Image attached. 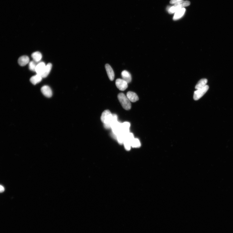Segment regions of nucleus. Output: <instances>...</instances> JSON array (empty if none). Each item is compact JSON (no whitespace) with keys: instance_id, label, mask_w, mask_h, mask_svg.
<instances>
[{"instance_id":"6","label":"nucleus","mask_w":233,"mask_h":233,"mask_svg":"<svg viewBox=\"0 0 233 233\" xmlns=\"http://www.w3.org/2000/svg\"><path fill=\"white\" fill-rule=\"evenodd\" d=\"M115 84L117 88L121 91H124L128 87V83L124 80L122 79H117Z\"/></svg>"},{"instance_id":"5","label":"nucleus","mask_w":233,"mask_h":233,"mask_svg":"<svg viewBox=\"0 0 233 233\" xmlns=\"http://www.w3.org/2000/svg\"><path fill=\"white\" fill-rule=\"evenodd\" d=\"M209 89V87L206 85L203 88L197 90L194 92L193 99L195 101H197L204 96Z\"/></svg>"},{"instance_id":"3","label":"nucleus","mask_w":233,"mask_h":233,"mask_svg":"<svg viewBox=\"0 0 233 233\" xmlns=\"http://www.w3.org/2000/svg\"><path fill=\"white\" fill-rule=\"evenodd\" d=\"M118 98L123 108L126 110H129L131 108V104L127 96L123 93H119L118 96Z\"/></svg>"},{"instance_id":"11","label":"nucleus","mask_w":233,"mask_h":233,"mask_svg":"<svg viewBox=\"0 0 233 233\" xmlns=\"http://www.w3.org/2000/svg\"><path fill=\"white\" fill-rule=\"evenodd\" d=\"M186 11V9L183 8L176 11L175 13L173 19L174 21H177L181 18L183 16Z\"/></svg>"},{"instance_id":"14","label":"nucleus","mask_w":233,"mask_h":233,"mask_svg":"<svg viewBox=\"0 0 233 233\" xmlns=\"http://www.w3.org/2000/svg\"><path fill=\"white\" fill-rule=\"evenodd\" d=\"M42 79V77L40 75L37 74L31 78L30 79V81L33 85H36L41 82Z\"/></svg>"},{"instance_id":"19","label":"nucleus","mask_w":233,"mask_h":233,"mask_svg":"<svg viewBox=\"0 0 233 233\" xmlns=\"http://www.w3.org/2000/svg\"><path fill=\"white\" fill-rule=\"evenodd\" d=\"M126 135L121 131L117 135V140L120 144H123Z\"/></svg>"},{"instance_id":"2","label":"nucleus","mask_w":233,"mask_h":233,"mask_svg":"<svg viewBox=\"0 0 233 233\" xmlns=\"http://www.w3.org/2000/svg\"><path fill=\"white\" fill-rule=\"evenodd\" d=\"M190 4V2L189 1H183L170 7L168 11L170 14H173L180 9L184 8L185 7L189 6Z\"/></svg>"},{"instance_id":"13","label":"nucleus","mask_w":233,"mask_h":233,"mask_svg":"<svg viewBox=\"0 0 233 233\" xmlns=\"http://www.w3.org/2000/svg\"><path fill=\"white\" fill-rule=\"evenodd\" d=\"M122 79L126 81L128 83H130L132 81V76L129 72L126 71H123L122 73Z\"/></svg>"},{"instance_id":"22","label":"nucleus","mask_w":233,"mask_h":233,"mask_svg":"<svg viewBox=\"0 0 233 233\" xmlns=\"http://www.w3.org/2000/svg\"><path fill=\"white\" fill-rule=\"evenodd\" d=\"M183 1V0H171L170 3L172 4H175Z\"/></svg>"},{"instance_id":"10","label":"nucleus","mask_w":233,"mask_h":233,"mask_svg":"<svg viewBox=\"0 0 233 233\" xmlns=\"http://www.w3.org/2000/svg\"><path fill=\"white\" fill-rule=\"evenodd\" d=\"M127 97L130 101L135 102L138 101L139 97L136 93L132 91H129L127 93Z\"/></svg>"},{"instance_id":"1","label":"nucleus","mask_w":233,"mask_h":233,"mask_svg":"<svg viewBox=\"0 0 233 233\" xmlns=\"http://www.w3.org/2000/svg\"><path fill=\"white\" fill-rule=\"evenodd\" d=\"M113 119V114L109 110H105L102 113L101 120L104 124L105 128L109 129L111 128V124Z\"/></svg>"},{"instance_id":"9","label":"nucleus","mask_w":233,"mask_h":233,"mask_svg":"<svg viewBox=\"0 0 233 233\" xmlns=\"http://www.w3.org/2000/svg\"><path fill=\"white\" fill-rule=\"evenodd\" d=\"M105 67L109 79L112 81H113L114 79L115 75L114 71L112 67L108 64L105 65Z\"/></svg>"},{"instance_id":"23","label":"nucleus","mask_w":233,"mask_h":233,"mask_svg":"<svg viewBox=\"0 0 233 233\" xmlns=\"http://www.w3.org/2000/svg\"><path fill=\"white\" fill-rule=\"evenodd\" d=\"M5 189L4 187L0 185V193L3 192L4 191Z\"/></svg>"},{"instance_id":"8","label":"nucleus","mask_w":233,"mask_h":233,"mask_svg":"<svg viewBox=\"0 0 233 233\" xmlns=\"http://www.w3.org/2000/svg\"><path fill=\"white\" fill-rule=\"evenodd\" d=\"M46 65L44 62H41L37 64L36 67V72L37 74L41 75L43 74Z\"/></svg>"},{"instance_id":"16","label":"nucleus","mask_w":233,"mask_h":233,"mask_svg":"<svg viewBox=\"0 0 233 233\" xmlns=\"http://www.w3.org/2000/svg\"><path fill=\"white\" fill-rule=\"evenodd\" d=\"M207 82V80L206 79H202L200 80L195 86V89L197 90L203 88L206 86Z\"/></svg>"},{"instance_id":"7","label":"nucleus","mask_w":233,"mask_h":233,"mask_svg":"<svg viewBox=\"0 0 233 233\" xmlns=\"http://www.w3.org/2000/svg\"><path fill=\"white\" fill-rule=\"evenodd\" d=\"M42 93L44 96L48 97H50L52 96V93L50 87L48 86H44L42 87L41 89Z\"/></svg>"},{"instance_id":"21","label":"nucleus","mask_w":233,"mask_h":233,"mask_svg":"<svg viewBox=\"0 0 233 233\" xmlns=\"http://www.w3.org/2000/svg\"><path fill=\"white\" fill-rule=\"evenodd\" d=\"M36 62H35L34 61H32L29 62V69L30 71L36 72V67L37 64H36Z\"/></svg>"},{"instance_id":"18","label":"nucleus","mask_w":233,"mask_h":233,"mask_svg":"<svg viewBox=\"0 0 233 233\" xmlns=\"http://www.w3.org/2000/svg\"><path fill=\"white\" fill-rule=\"evenodd\" d=\"M52 67V65L51 63H48L46 65V68L43 74L41 75L42 77L43 78L47 77L50 72Z\"/></svg>"},{"instance_id":"17","label":"nucleus","mask_w":233,"mask_h":233,"mask_svg":"<svg viewBox=\"0 0 233 233\" xmlns=\"http://www.w3.org/2000/svg\"><path fill=\"white\" fill-rule=\"evenodd\" d=\"M32 57L34 60V61L36 62H37L41 60L42 56L41 52H36L32 54Z\"/></svg>"},{"instance_id":"20","label":"nucleus","mask_w":233,"mask_h":233,"mask_svg":"<svg viewBox=\"0 0 233 233\" xmlns=\"http://www.w3.org/2000/svg\"><path fill=\"white\" fill-rule=\"evenodd\" d=\"M131 145L133 148H139L141 146V144L138 139L134 138L131 142Z\"/></svg>"},{"instance_id":"12","label":"nucleus","mask_w":233,"mask_h":233,"mask_svg":"<svg viewBox=\"0 0 233 233\" xmlns=\"http://www.w3.org/2000/svg\"><path fill=\"white\" fill-rule=\"evenodd\" d=\"M30 59L26 56H24L20 57L18 59V62L20 66H24L29 63Z\"/></svg>"},{"instance_id":"15","label":"nucleus","mask_w":233,"mask_h":233,"mask_svg":"<svg viewBox=\"0 0 233 233\" xmlns=\"http://www.w3.org/2000/svg\"><path fill=\"white\" fill-rule=\"evenodd\" d=\"M130 124L128 122H125L122 124V132L125 134L130 132Z\"/></svg>"},{"instance_id":"4","label":"nucleus","mask_w":233,"mask_h":233,"mask_svg":"<svg viewBox=\"0 0 233 233\" xmlns=\"http://www.w3.org/2000/svg\"><path fill=\"white\" fill-rule=\"evenodd\" d=\"M134 138V134L132 133L129 132L125 135L123 144L125 149L127 151L131 149V142Z\"/></svg>"}]
</instances>
